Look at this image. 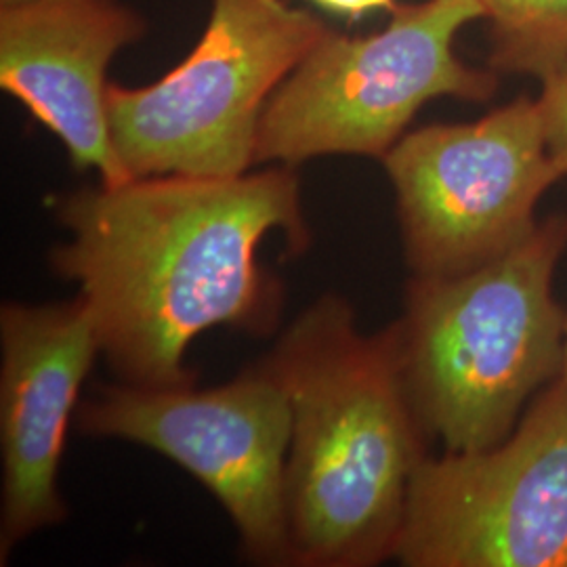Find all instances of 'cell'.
Here are the masks:
<instances>
[{"label": "cell", "instance_id": "6da1fadb", "mask_svg": "<svg viewBox=\"0 0 567 567\" xmlns=\"http://www.w3.org/2000/svg\"><path fill=\"white\" fill-rule=\"evenodd\" d=\"M68 243L51 267L79 284L102 353L122 383L187 386V347L208 328L271 334L284 288L261 261L282 231L290 255L311 234L292 166L236 177L156 175L76 189L55 203Z\"/></svg>", "mask_w": 567, "mask_h": 567}, {"label": "cell", "instance_id": "7a4b0ae2", "mask_svg": "<svg viewBox=\"0 0 567 567\" xmlns=\"http://www.w3.org/2000/svg\"><path fill=\"white\" fill-rule=\"evenodd\" d=\"M292 410L286 524L292 566L370 567L395 555L421 423L395 326L365 337L353 307L324 295L265 358Z\"/></svg>", "mask_w": 567, "mask_h": 567}, {"label": "cell", "instance_id": "3957f363", "mask_svg": "<svg viewBox=\"0 0 567 567\" xmlns=\"http://www.w3.org/2000/svg\"><path fill=\"white\" fill-rule=\"evenodd\" d=\"M567 217L538 221L505 255L456 276H414L395 326L405 386L446 452L505 442L559 379L567 313L553 295Z\"/></svg>", "mask_w": 567, "mask_h": 567}, {"label": "cell", "instance_id": "277c9868", "mask_svg": "<svg viewBox=\"0 0 567 567\" xmlns=\"http://www.w3.org/2000/svg\"><path fill=\"white\" fill-rule=\"evenodd\" d=\"M482 18L477 0H423L398 2L372 34L330 28L267 103L255 163L383 158L425 103L489 102L498 72L473 68L454 51L458 32Z\"/></svg>", "mask_w": 567, "mask_h": 567}, {"label": "cell", "instance_id": "5b68a950", "mask_svg": "<svg viewBox=\"0 0 567 567\" xmlns=\"http://www.w3.org/2000/svg\"><path fill=\"white\" fill-rule=\"evenodd\" d=\"M328 30L288 0H210L200 41L163 79L110 82V133L128 179L248 173L267 103Z\"/></svg>", "mask_w": 567, "mask_h": 567}, {"label": "cell", "instance_id": "8992f818", "mask_svg": "<svg viewBox=\"0 0 567 567\" xmlns=\"http://www.w3.org/2000/svg\"><path fill=\"white\" fill-rule=\"evenodd\" d=\"M405 261L414 276H456L527 238L536 206L564 179L538 100L519 97L463 124L405 133L385 156Z\"/></svg>", "mask_w": 567, "mask_h": 567}, {"label": "cell", "instance_id": "52a82bcc", "mask_svg": "<svg viewBox=\"0 0 567 567\" xmlns=\"http://www.w3.org/2000/svg\"><path fill=\"white\" fill-rule=\"evenodd\" d=\"M74 423L183 466L229 513L248 561L292 566L284 498L292 410L267 360L213 389L97 386Z\"/></svg>", "mask_w": 567, "mask_h": 567}, {"label": "cell", "instance_id": "ba28073f", "mask_svg": "<svg viewBox=\"0 0 567 567\" xmlns=\"http://www.w3.org/2000/svg\"><path fill=\"white\" fill-rule=\"evenodd\" d=\"M408 567H567V386H545L505 442L419 466L395 555Z\"/></svg>", "mask_w": 567, "mask_h": 567}, {"label": "cell", "instance_id": "9c48e42d", "mask_svg": "<svg viewBox=\"0 0 567 567\" xmlns=\"http://www.w3.org/2000/svg\"><path fill=\"white\" fill-rule=\"evenodd\" d=\"M0 564L68 507L58 477L84 379L102 344L82 297L0 309Z\"/></svg>", "mask_w": 567, "mask_h": 567}, {"label": "cell", "instance_id": "30bf717a", "mask_svg": "<svg viewBox=\"0 0 567 567\" xmlns=\"http://www.w3.org/2000/svg\"><path fill=\"white\" fill-rule=\"evenodd\" d=\"M145 32L142 13L121 0L0 7V89L105 185L128 182L110 133L107 70Z\"/></svg>", "mask_w": 567, "mask_h": 567}, {"label": "cell", "instance_id": "8fae6325", "mask_svg": "<svg viewBox=\"0 0 567 567\" xmlns=\"http://www.w3.org/2000/svg\"><path fill=\"white\" fill-rule=\"evenodd\" d=\"M492 28L489 68L545 82L567 60V0H477Z\"/></svg>", "mask_w": 567, "mask_h": 567}, {"label": "cell", "instance_id": "7c38bea8", "mask_svg": "<svg viewBox=\"0 0 567 567\" xmlns=\"http://www.w3.org/2000/svg\"><path fill=\"white\" fill-rule=\"evenodd\" d=\"M538 105L543 112L548 154L561 175L567 177V60L550 79L543 82Z\"/></svg>", "mask_w": 567, "mask_h": 567}, {"label": "cell", "instance_id": "4fadbf2b", "mask_svg": "<svg viewBox=\"0 0 567 567\" xmlns=\"http://www.w3.org/2000/svg\"><path fill=\"white\" fill-rule=\"evenodd\" d=\"M309 2H313L326 13L343 16L351 20H358L372 11H389L391 13L398 7V0H309Z\"/></svg>", "mask_w": 567, "mask_h": 567}, {"label": "cell", "instance_id": "5bb4252c", "mask_svg": "<svg viewBox=\"0 0 567 567\" xmlns=\"http://www.w3.org/2000/svg\"><path fill=\"white\" fill-rule=\"evenodd\" d=\"M559 379L566 383L567 386V320H566V341H564V365H561V374Z\"/></svg>", "mask_w": 567, "mask_h": 567}, {"label": "cell", "instance_id": "9a60e30c", "mask_svg": "<svg viewBox=\"0 0 567 567\" xmlns=\"http://www.w3.org/2000/svg\"><path fill=\"white\" fill-rule=\"evenodd\" d=\"M21 2H30V0H0V7H11V4H21Z\"/></svg>", "mask_w": 567, "mask_h": 567}]
</instances>
